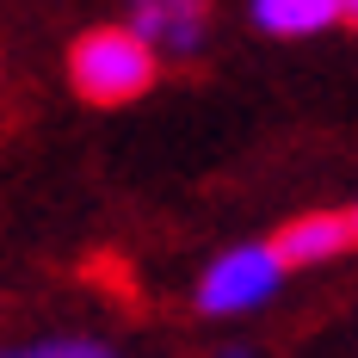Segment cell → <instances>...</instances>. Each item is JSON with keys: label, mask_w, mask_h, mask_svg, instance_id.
<instances>
[{"label": "cell", "mask_w": 358, "mask_h": 358, "mask_svg": "<svg viewBox=\"0 0 358 358\" xmlns=\"http://www.w3.org/2000/svg\"><path fill=\"white\" fill-rule=\"evenodd\" d=\"M222 358H248V352H241V346H229V352H222Z\"/></svg>", "instance_id": "8"}, {"label": "cell", "mask_w": 358, "mask_h": 358, "mask_svg": "<svg viewBox=\"0 0 358 358\" xmlns=\"http://www.w3.org/2000/svg\"><path fill=\"white\" fill-rule=\"evenodd\" d=\"M352 241L358 235L346 210H309L272 235V253H278V266H322V259H340Z\"/></svg>", "instance_id": "3"}, {"label": "cell", "mask_w": 358, "mask_h": 358, "mask_svg": "<svg viewBox=\"0 0 358 358\" xmlns=\"http://www.w3.org/2000/svg\"><path fill=\"white\" fill-rule=\"evenodd\" d=\"M253 19L278 37H309L340 19V0H253Z\"/></svg>", "instance_id": "5"}, {"label": "cell", "mask_w": 358, "mask_h": 358, "mask_svg": "<svg viewBox=\"0 0 358 358\" xmlns=\"http://www.w3.org/2000/svg\"><path fill=\"white\" fill-rule=\"evenodd\" d=\"M69 80L93 106H124L155 87V50L130 25H99L69 50Z\"/></svg>", "instance_id": "1"}, {"label": "cell", "mask_w": 358, "mask_h": 358, "mask_svg": "<svg viewBox=\"0 0 358 358\" xmlns=\"http://www.w3.org/2000/svg\"><path fill=\"white\" fill-rule=\"evenodd\" d=\"M285 278L272 241H253V248H229L222 259H210V272L198 278V309L204 315H241V309H259Z\"/></svg>", "instance_id": "2"}, {"label": "cell", "mask_w": 358, "mask_h": 358, "mask_svg": "<svg viewBox=\"0 0 358 358\" xmlns=\"http://www.w3.org/2000/svg\"><path fill=\"white\" fill-rule=\"evenodd\" d=\"M0 358H124L117 346H106V340H74V334H62V340H31V346H6Z\"/></svg>", "instance_id": "6"}, {"label": "cell", "mask_w": 358, "mask_h": 358, "mask_svg": "<svg viewBox=\"0 0 358 358\" xmlns=\"http://www.w3.org/2000/svg\"><path fill=\"white\" fill-rule=\"evenodd\" d=\"M352 235H358V210H352Z\"/></svg>", "instance_id": "9"}, {"label": "cell", "mask_w": 358, "mask_h": 358, "mask_svg": "<svg viewBox=\"0 0 358 358\" xmlns=\"http://www.w3.org/2000/svg\"><path fill=\"white\" fill-rule=\"evenodd\" d=\"M340 19H352V25H358V0H340Z\"/></svg>", "instance_id": "7"}, {"label": "cell", "mask_w": 358, "mask_h": 358, "mask_svg": "<svg viewBox=\"0 0 358 358\" xmlns=\"http://www.w3.org/2000/svg\"><path fill=\"white\" fill-rule=\"evenodd\" d=\"M210 25V0H130V31L143 37L148 50L161 43V50H198V37Z\"/></svg>", "instance_id": "4"}]
</instances>
